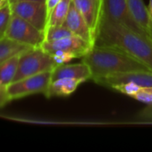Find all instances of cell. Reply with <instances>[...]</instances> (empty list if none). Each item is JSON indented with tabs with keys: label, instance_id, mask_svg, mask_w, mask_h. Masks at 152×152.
Masks as SVG:
<instances>
[{
	"label": "cell",
	"instance_id": "obj_26",
	"mask_svg": "<svg viewBox=\"0 0 152 152\" xmlns=\"http://www.w3.org/2000/svg\"><path fill=\"white\" fill-rule=\"evenodd\" d=\"M10 3L16 2V1H33V2H39V3H46L47 0H9Z\"/></svg>",
	"mask_w": 152,
	"mask_h": 152
},
{
	"label": "cell",
	"instance_id": "obj_2",
	"mask_svg": "<svg viewBox=\"0 0 152 152\" xmlns=\"http://www.w3.org/2000/svg\"><path fill=\"white\" fill-rule=\"evenodd\" d=\"M82 61L90 67L92 73L91 81L97 78L134 70H151L143 63L123 51L115 47L100 45H95L82 58Z\"/></svg>",
	"mask_w": 152,
	"mask_h": 152
},
{
	"label": "cell",
	"instance_id": "obj_19",
	"mask_svg": "<svg viewBox=\"0 0 152 152\" xmlns=\"http://www.w3.org/2000/svg\"><path fill=\"white\" fill-rule=\"evenodd\" d=\"M12 15L11 3L9 0H5V2L0 6V38L5 37Z\"/></svg>",
	"mask_w": 152,
	"mask_h": 152
},
{
	"label": "cell",
	"instance_id": "obj_11",
	"mask_svg": "<svg viewBox=\"0 0 152 152\" xmlns=\"http://www.w3.org/2000/svg\"><path fill=\"white\" fill-rule=\"evenodd\" d=\"M64 25L67 27L73 33V35L82 37V39L91 44L93 46L95 45L96 37L94 36V34L87 25L86 21L84 20V19L78 12V10L75 8L73 3L71 4L68 15Z\"/></svg>",
	"mask_w": 152,
	"mask_h": 152
},
{
	"label": "cell",
	"instance_id": "obj_23",
	"mask_svg": "<svg viewBox=\"0 0 152 152\" xmlns=\"http://www.w3.org/2000/svg\"><path fill=\"white\" fill-rule=\"evenodd\" d=\"M10 101H11V99L8 95L6 87L0 86V108L6 105Z\"/></svg>",
	"mask_w": 152,
	"mask_h": 152
},
{
	"label": "cell",
	"instance_id": "obj_10",
	"mask_svg": "<svg viewBox=\"0 0 152 152\" xmlns=\"http://www.w3.org/2000/svg\"><path fill=\"white\" fill-rule=\"evenodd\" d=\"M73 4L97 39V34L103 17V0H73Z\"/></svg>",
	"mask_w": 152,
	"mask_h": 152
},
{
	"label": "cell",
	"instance_id": "obj_25",
	"mask_svg": "<svg viewBox=\"0 0 152 152\" xmlns=\"http://www.w3.org/2000/svg\"><path fill=\"white\" fill-rule=\"evenodd\" d=\"M148 12H149V15H150V19L151 21L152 24V0H149V4H148Z\"/></svg>",
	"mask_w": 152,
	"mask_h": 152
},
{
	"label": "cell",
	"instance_id": "obj_8",
	"mask_svg": "<svg viewBox=\"0 0 152 152\" xmlns=\"http://www.w3.org/2000/svg\"><path fill=\"white\" fill-rule=\"evenodd\" d=\"M92 47L93 45L91 44L75 35L58 40H45L41 45V48L48 53L62 51L73 53L77 58H82L85 56Z\"/></svg>",
	"mask_w": 152,
	"mask_h": 152
},
{
	"label": "cell",
	"instance_id": "obj_3",
	"mask_svg": "<svg viewBox=\"0 0 152 152\" xmlns=\"http://www.w3.org/2000/svg\"><path fill=\"white\" fill-rule=\"evenodd\" d=\"M57 66L52 55L41 47L30 48L21 53L13 81H18L40 73L53 71Z\"/></svg>",
	"mask_w": 152,
	"mask_h": 152
},
{
	"label": "cell",
	"instance_id": "obj_5",
	"mask_svg": "<svg viewBox=\"0 0 152 152\" xmlns=\"http://www.w3.org/2000/svg\"><path fill=\"white\" fill-rule=\"evenodd\" d=\"M51 72L37 74L11 83L6 86L11 101L35 94H45L51 82Z\"/></svg>",
	"mask_w": 152,
	"mask_h": 152
},
{
	"label": "cell",
	"instance_id": "obj_4",
	"mask_svg": "<svg viewBox=\"0 0 152 152\" xmlns=\"http://www.w3.org/2000/svg\"><path fill=\"white\" fill-rule=\"evenodd\" d=\"M5 37L16 43L32 47H41L45 41V33L21 17L13 14Z\"/></svg>",
	"mask_w": 152,
	"mask_h": 152
},
{
	"label": "cell",
	"instance_id": "obj_14",
	"mask_svg": "<svg viewBox=\"0 0 152 152\" xmlns=\"http://www.w3.org/2000/svg\"><path fill=\"white\" fill-rule=\"evenodd\" d=\"M126 2L135 20L150 36L152 30V24L148 7L144 4L143 0H126Z\"/></svg>",
	"mask_w": 152,
	"mask_h": 152
},
{
	"label": "cell",
	"instance_id": "obj_9",
	"mask_svg": "<svg viewBox=\"0 0 152 152\" xmlns=\"http://www.w3.org/2000/svg\"><path fill=\"white\" fill-rule=\"evenodd\" d=\"M93 82L109 89L125 83H133L140 86H152V70H134L97 78Z\"/></svg>",
	"mask_w": 152,
	"mask_h": 152
},
{
	"label": "cell",
	"instance_id": "obj_21",
	"mask_svg": "<svg viewBox=\"0 0 152 152\" xmlns=\"http://www.w3.org/2000/svg\"><path fill=\"white\" fill-rule=\"evenodd\" d=\"M53 57V59L55 60V61L56 62L57 65H62V64H66L69 63L73 59H76L77 57L70 53H66V52H62V51H57L53 53H50Z\"/></svg>",
	"mask_w": 152,
	"mask_h": 152
},
{
	"label": "cell",
	"instance_id": "obj_7",
	"mask_svg": "<svg viewBox=\"0 0 152 152\" xmlns=\"http://www.w3.org/2000/svg\"><path fill=\"white\" fill-rule=\"evenodd\" d=\"M103 14L122 26L149 36L133 18L126 0H103Z\"/></svg>",
	"mask_w": 152,
	"mask_h": 152
},
{
	"label": "cell",
	"instance_id": "obj_12",
	"mask_svg": "<svg viewBox=\"0 0 152 152\" xmlns=\"http://www.w3.org/2000/svg\"><path fill=\"white\" fill-rule=\"evenodd\" d=\"M62 77H72L83 79L84 81L91 80L92 73L90 67L84 63H73V64H62L58 65L51 72V80H56Z\"/></svg>",
	"mask_w": 152,
	"mask_h": 152
},
{
	"label": "cell",
	"instance_id": "obj_22",
	"mask_svg": "<svg viewBox=\"0 0 152 152\" xmlns=\"http://www.w3.org/2000/svg\"><path fill=\"white\" fill-rule=\"evenodd\" d=\"M135 120L141 122H152V105L142 109L135 116Z\"/></svg>",
	"mask_w": 152,
	"mask_h": 152
},
{
	"label": "cell",
	"instance_id": "obj_6",
	"mask_svg": "<svg viewBox=\"0 0 152 152\" xmlns=\"http://www.w3.org/2000/svg\"><path fill=\"white\" fill-rule=\"evenodd\" d=\"M13 14L25 20L45 33L48 21V12L46 3L33 1H16L11 3Z\"/></svg>",
	"mask_w": 152,
	"mask_h": 152
},
{
	"label": "cell",
	"instance_id": "obj_17",
	"mask_svg": "<svg viewBox=\"0 0 152 152\" xmlns=\"http://www.w3.org/2000/svg\"><path fill=\"white\" fill-rule=\"evenodd\" d=\"M32 48L19 43H16L6 37L0 38V63L6 59L18 54L22 53L24 51Z\"/></svg>",
	"mask_w": 152,
	"mask_h": 152
},
{
	"label": "cell",
	"instance_id": "obj_24",
	"mask_svg": "<svg viewBox=\"0 0 152 152\" xmlns=\"http://www.w3.org/2000/svg\"><path fill=\"white\" fill-rule=\"evenodd\" d=\"M61 0H47L46 4H47V12H48V17L50 12H52V10L55 8V6L60 2Z\"/></svg>",
	"mask_w": 152,
	"mask_h": 152
},
{
	"label": "cell",
	"instance_id": "obj_28",
	"mask_svg": "<svg viewBox=\"0 0 152 152\" xmlns=\"http://www.w3.org/2000/svg\"><path fill=\"white\" fill-rule=\"evenodd\" d=\"M150 37L152 39V30H151V34H150Z\"/></svg>",
	"mask_w": 152,
	"mask_h": 152
},
{
	"label": "cell",
	"instance_id": "obj_20",
	"mask_svg": "<svg viewBox=\"0 0 152 152\" xmlns=\"http://www.w3.org/2000/svg\"><path fill=\"white\" fill-rule=\"evenodd\" d=\"M132 98L151 106L152 105V86H141Z\"/></svg>",
	"mask_w": 152,
	"mask_h": 152
},
{
	"label": "cell",
	"instance_id": "obj_13",
	"mask_svg": "<svg viewBox=\"0 0 152 152\" xmlns=\"http://www.w3.org/2000/svg\"><path fill=\"white\" fill-rule=\"evenodd\" d=\"M84 82L86 81L83 79L72 77H62L56 80H51L49 86L44 95L47 98L69 96L76 91L81 84Z\"/></svg>",
	"mask_w": 152,
	"mask_h": 152
},
{
	"label": "cell",
	"instance_id": "obj_1",
	"mask_svg": "<svg viewBox=\"0 0 152 152\" xmlns=\"http://www.w3.org/2000/svg\"><path fill=\"white\" fill-rule=\"evenodd\" d=\"M95 45L117 48L152 70V39L133 31L103 14Z\"/></svg>",
	"mask_w": 152,
	"mask_h": 152
},
{
	"label": "cell",
	"instance_id": "obj_18",
	"mask_svg": "<svg viewBox=\"0 0 152 152\" xmlns=\"http://www.w3.org/2000/svg\"><path fill=\"white\" fill-rule=\"evenodd\" d=\"M73 36V33L65 25L48 27L45 31V40L53 41Z\"/></svg>",
	"mask_w": 152,
	"mask_h": 152
},
{
	"label": "cell",
	"instance_id": "obj_15",
	"mask_svg": "<svg viewBox=\"0 0 152 152\" xmlns=\"http://www.w3.org/2000/svg\"><path fill=\"white\" fill-rule=\"evenodd\" d=\"M21 53L15 54L0 63V86L6 87L13 82Z\"/></svg>",
	"mask_w": 152,
	"mask_h": 152
},
{
	"label": "cell",
	"instance_id": "obj_16",
	"mask_svg": "<svg viewBox=\"0 0 152 152\" xmlns=\"http://www.w3.org/2000/svg\"><path fill=\"white\" fill-rule=\"evenodd\" d=\"M73 0H61L55 6V8L52 10V12L49 14L47 28L48 27L64 25L66 17L68 15Z\"/></svg>",
	"mask_w": 152,
	"mask_h": 152
},
{
	"label": "cell",
	"instance_id": "obj_27",
	"mask_svg": "<svg viewBox=\"0 0 152 152\" xmlns=\"http://www.w3.org/2000/svg\"><path fill=\"white\" fill-rule=\"evenodd\" d=\"M4 2H5V0H0V6H1Z\"/></svg>",
	"mask_w": 152,
	"mask_h": 152
}]
</instances>
